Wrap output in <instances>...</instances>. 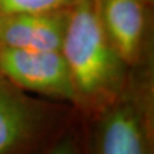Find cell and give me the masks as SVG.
Masks as SVG:
<instances>
[{
	"instance_id": "1",
	"label": "cell",
	"mask_w": 154,
	"mask_h": 154,
	"mask_svg": "<svg viewBox=\"0 0 154 154\" xmlns=\"http://www.w3.org/2000/svg\"><path fill=\"white\" fill-rule=\"evenodd\" d=\"M61 53L73 89L72 106L86 118L122 93L131 69L105 32L96 0H77L69 9Z\"/></svg>"
},
{
	"instance_id": "2",
	"label": "cell",
	"mask_w": 154,
	"mask_h": 154,
	"mask_svg": "<svg viewBox=\"0 0 154 154\" xmlns=\"http://www.w3.org/2000/svg\"><path fill=\"white\" fill-rule=\"evenodd\" d=\"M145 66L131 69L113 102L81 116L86 154H154L153 83Z\"/></svg>"
},
{
	"instance_id": "3",
	"label": "cell",
	"mask_w": 154,
	"mask_h": 154,
	"mask_svg": "<svg viewBox=\"0 0 154 154\" xmlns=\"http://www.w3.org/2000/svg\"><path fill=\"white\" fill-rule=\"evenodd\" d=\"M77 114L71 104L32 98L0 75V154H47Z\"/></svg>"
},
{
	"instance_id": "4",
	"label": "cell",
	"mask_w": 154,
	"mask_h": 154,
	"mask_svg": "<svg viewBox=\"0 0 154 154\" xmlns=\"http://www.w3.org/2000/svg\"><path fill=\"white\" fill-rule=\"evenodd\" d=\"M0 75L24 91H32L72 105L73 89L61 51L0 46Z\"/></svg>"
},
{
	"instance_id": "5",
	"label": "cell",
	"mask_w": 154,
	"mask_h": 154,
	"mask_svg": "<svg viewBox=\"0 0 154 154\" xmlns=\"http://www.w3.org/2000/svg\"><path fill=\"white\" fill-rule=\"evenodd\" d=\"M111 44L130 69L146 65L143 0H96Z\"/></svg>"
},
{
	"instance_id": "6",
	"label": "cell",
	"mask_w": 154,
	"mask_h": 154,
	"mask_svg": "<svg viewBox=\"0 0 154 154\" xmlns=\"http://www.w3.org/2000/svg\"><path fill=\"white\" fill-rule=\"evenodd\" d=\"M67 14L69 11L0 15V46L18 49L61 51Z\"/></svg>"
},
{
	"instance_id": "7",
	"label": "cell",
	"mask_w": 154,
	"mask_h": 154,
	"mask_svg": "<svg viewBox=\"0 0 154 154\" xmlns=\"http://www.w3.org/2000/svg\"><path fill=\"white\" fill-rule=\"evenodd\" d=\"M77 0H0V15L67 11Z\"/></svg>"
},
{
	"instance_id": "8",
	"label": "cell",
	"mask_w": 154,
	"mask_h": 154,
	"mask_svg": "<svg viewBox=\"0 0 154 154\" xmlns=\"http://www.w3.org/2000/svg\"><path fill=\"white\" fill-rule=\"evenodd\" d=\"M47 154H86L82 119L79 113Z\"/></svg>"
}]
</instances>
